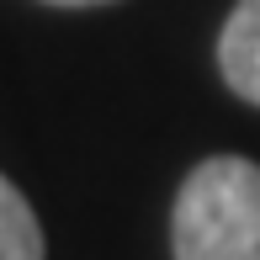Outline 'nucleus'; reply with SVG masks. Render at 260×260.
I'll use <instances>...</instances> for the list:
<instances>
[{"instance_id": "20e7f679", "label": "nucleus", "mask_w": 260, "mask_h": 260, "mask_svg": "<svg viewBox=\"0 0 260 260\" xmlns=\"http://www.w3.org/2000/svg\"><path fill=\"white\" fill-rule=\"evenodd\" d=\"M48 6H106V0H48Z\"/></svg>"}, {"instance_id": "7ed1b4c3", "label": "nucleus", "mask_w": 260, "mask_h": 260, "mask_svg": "<svg viewBox=\"0 0 260 260\" xmlns=\"http://www.w3.org/2000/svg\"><path fill=\"white\" fill-rule=\"evenodd\" d=\"M0 260H43V229L27 197L0 175Z\"/></svg>"}, {"instance_id": "f257e3e1", "label": "nucleus", "mask_w": 260, "mask_h": 260, "mask_svg": "<svg viewBox=\"0 0 260 260\" xmlns=\"http://www.w3.org/2000/svg\"><path fill=\"white\" fill-rule=\"evenodd\" d=\"M170 244L175 260H260V165L202 159L175 197Z\"/></svg>"}, {"instance_id": "f03ea898", "label": "nucleus", "mask_w": 260, "mask_h": 260, "mask_svg": "<svg viewBox=\"0 0 260 260\" xmlns=\"http://www.w3.org/2000/svg\"><path fill=\"white\" fill-rule=\"evenodd\" d=\"M218 69L234 96L260 106V0H239L218 38Z\"/></svg>"}]
</instances>
